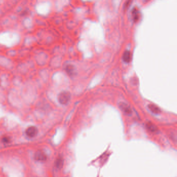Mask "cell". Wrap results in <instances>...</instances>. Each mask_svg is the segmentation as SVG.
<instances>
[{
  "instance_id": "obj_1",
  "label": "cell",
  "mask_w": 177,
  "mask_h": 177,
  "mask_svg": "<svg viewBox=\"0 0 177 177\" xmlns=\"http://www.w3.org/2000/svg\"><path fill=\"white\" fill-rule=\"evenodd\" d=\"M70 99V93L67 91H64L60 93L58 97V99L59 103L64 105L68 103Z\"/></svg>"
},
{
  "instance_id": "obj_2",
  "label": "cell",
  "mask_w": 177,
  "mask_h": 177,
  "mask_svg": "<svg viewBox=\"0 0 177 177\" xmlns=\"http://www.w3.org/2000/svg\"><path fill=\"white\" fill-rule=\"evenodd\" d=\"M34 159L38 162H45L47 160V155L44 152L38 151L34 154Z\"/></svg>"
},
{
  "instance_id": "obj_3",
  "label": "cell",
  "mask_w": 177,
  "mask_h": 177,
  "mask_svg": "<svg viewBox=\"0 0 177 177\" xmlns=\"http://www.w3.org/2000/svg\"><path fill=\"white\" fill-rule=\"evenodd\" d=\"M38 133V128L35 126H31L28 127L26 131V135L29 138H34L37 135Z\"/></svg>"
},
{
  "instance_id": "obj_4",
  "label": "cell",
  "mask_w": 177,
  "mask_h": 177,
  "mask_svg": "<svg viewBox=\"0 0 177 177\" xmlns=\"http://www.w3.org/2000/svg\"><path fill=\"white\" fill-rule=\"evenodd\" d=\"M120 109L124 113L127 115H130L132 114V110L128 105L125 102H121L119 104Z\"/></svg>"
},
{
  "instance_id": "obj_5",
  "label": "cell",
  "mask_w": 177,
  "mask_h": 177,
  "mask_svg": "<svg viewBox=\"0 0 177 177\" xmlns=\"http://www.w3.org/2000/svg\"><path fill=\"white\" fill-rule=\"evenodd\" d=\"M146 128L150 131L152 133H155L158 131V129L157 126L151 122H148L146 123Z\"/></svg>"
},
{
  "instance_id": "obj_6",
  "label": "cell",
  "mask_w": 177,
  "mask_h": 177,
  "mask_svg": "<svg viewBox=\"0 0 177 177\" xmlns=\"http://www.w3.org/2000/svg\"><path fill=\"white\" fill-rule=\"evenodd\" d=\"M148 108L152 113L156 114H160L161 112L160 109L157 106H156L154 104H150L148 106Z\"/></svg>"
},
{
  "instance_id": "obj_7",
  "label": "cell",
  "mask_w": 177,
  "mask_h": 177,
  "mask_svg": "<svg viewBox=\"0 0 177 177\" xmlns=\"http://www.w3.org/2000/svg\"><path fill=\"white\" fill-rule=\"evenodd\" d=\"M132 15L133 16V19L135 21H137L139 20L140 17V12L137 7H135L133 9L132 11Z\"/></svg>"
},
{
  "instance_id": "obj_8",
  "label": "cell",
  "mask_w": 177,
  "mask_h": 177,
  "mask_svg": "<svg viewBox=\"0 0 177 177\" xmlns=\"http://www.w3.org/2000/svg\"><path fill=\"white\" fill-rule=\"evenodd\" d=\"M123 60L126 62H130L131 60V54L129 51H125L123 55Z\"/></svg>"
},
{
  "instance_id": "obj_9",
  "label": "cell",
  "mask_w": 177,
  "mask_h": 177,
  "mask_svg": "<svg viewBox=\"0 0 177 177\" xmlns=\"http://www.w3.org/2000/svg\"><path fill=\"white\" fill-rule=\"evenodd\" d=\"M66 71L69 75L71 76L74 74L75 69L73 66L71 65H68L66 67Z\"/></svg>"
},
{
  "instance_id": "obj_10",
  "label": "cell",
  "mask_w": 177,
  "mask_h": 177,
  "mask_svg": "<svg viewBox=\"0 0 177 177\" xmlns=\"http://www.w3.org/2000/svg\"><path fill=\"white\" fill-rule=\"evenodd\" d=\"M63 165V161L61 157H59L56 161V166L58 169H61Z\"/></svg>"
},
{
  "instance_id": "obj_11",
  "label": "cell",
  "mask_w": 177,
  "mask_h": 177,
  "mask_svg": "<svg viewBox=\"0 0 177 177\" xmlns=\"http://www.w3.org/2000/svg\"><path fill=\"white\" fill-rule=\"evenodd\" d=\"M2 142L4 143H7L8 142H10L11 139L10 138V137H4L2 139Z\"/></svg>"
}]
</instances>
